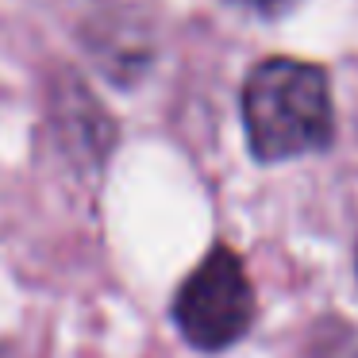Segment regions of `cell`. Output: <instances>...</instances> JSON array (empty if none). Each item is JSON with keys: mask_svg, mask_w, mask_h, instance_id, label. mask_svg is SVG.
Wrapping results in <instances>:
<instances>
[{"mask_svg": "<svg viewBox=\"0 0 358 358\" xmlns=\"http://www.w3.org/2000/svg\"><path fill=\"white\" fill-rule=\"evenodd\" d=\"M0 358H24V355H16V350H8V347H0Z\"/></svg>", "mask_w": 358, "mask_h": 358, "instance_id": "obj_4", "label": "cell"}, {"mask_svg": "<svg viewBox=\"0 0 358 358\" xmlns=\"http://www.w3.org/2000/svg\"><path fill=\"white\" fill-rule=\"evenodd\" d=\"M243 124L262 162H285L331 143L327 73L296 58H266L243 85Z\"/></svg>", "mask_w": 358, "mask_h": 358, "instance_id": "obj_1", "label": "cell"}, {"mask_svg": "<svg viewBox=\"0 0 358 358\" xmlns=\"http://www.w3.org/2000/svg\"><path fill=\"white\" fill-rule=\"evenodd\" d=\"M173 324L193 347L224 350L239 343L255 324V289L239 255L216 247L178 289Z\"/></svg>", "mask_w": 358, "mask_h": 358, "instance_id": "obj_2", "label": "cell"}, {"mask_svg": "<svg viewBox=\"0 0 358 358\" xmlns=\"http://www.w3.org/2000/svg\"><path fill=\"white\" fill-rule=\"evenodd\" d=\"M239 4H250V8H258V12H278V8H285V4H293V0H239Z\"/></svg>", "mask_w": 358, "mask_h": 358, "instance_id": "obj_3", "label": "cell"}]
</instances>
